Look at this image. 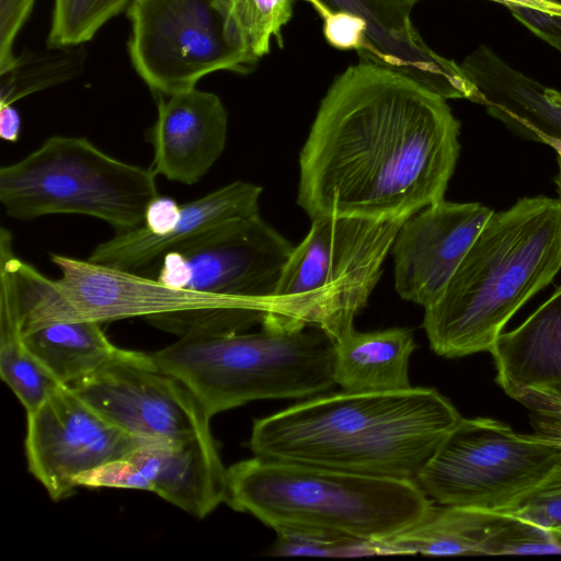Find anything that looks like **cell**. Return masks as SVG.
<instances>
[{"instance_id":"3","label":"cell","mask_w":561,"mask_h":561,"mask_svg":"<svg viewBox=\"0 0 561 561\" xmlns=\"http://www.w3.org/2000/svg\"><path fill=\"white\" fill-rule=\"evenodd\" d=\"M560 270V198L523 197L493 211L438 299L424 308L431 348L446 358L490 352Z\"/></svg>"},{"instance_id":"37","label":"cell","mask_w":561,"mask_h":561,"mask_svg":"<svg viewBox=\"0 0 561 561\" xmlns=\"http://www.w3.org/2000/svg\"><path fill=\"white\" fill-rule=\"evenodd\" d=\"M548 146L552 147L558 152V161L561 162V140L560 139H551L547 141Z\"/></svg>"},{"instance_id":"19","label":"cell","mask_w":561,"mask_h":561,"mask_svg":"<svg viewBox=\"0 0 561 561\" xmlns=\"http://www.w3.org/2000/svg\"><path fill=\"white\" fill-rule=\"evenodd\" d=\"M496 383L524 404L561 401V286L516 329L501 333L490 351Z\"/></svg>"},{"instance_id":"10","label":"cell","mask_w":561,"mask_h":561,"mask_svg":"<svg viewBox=\"0 0 561 561\" xmlns=\"http://www.w3.org/2000/svg\"><path fill=\"white\" fill-rule=\"evenodd\" d=\"M293 248L259 215L231 221L167 253L148 276L267 313Z\"/></svg>"},{"instance_id":"27","label":"cell","mask_w":561,"mask_h":561,"mask_svg":"<svg viewBox=\"0 0 561 561\" xmlns=\"http://www.w3.org/2000/svg\"><path fill=\"white\" fill-rule=\"evenodd\" d=\"M297 0H228L231 15L251 54L260 59L270 51L293 16Z\"/></svg>"},{"instance_id":"29","label":"cell","mask_w":561,"mask_h":561,"mask_svg":"<svg viewBox=\"0 0 561 561\" xmlns=\"http://www.w3.org/2000/svg\"><path fill=\"white\" fill-rule=\"evenodd\" d=\"M276 534L274 556L350 558L381 554L377 539L306 529H280Z\"/></svg>"},{"instance_id":"1","label":"cell","mask_w":561,"mask_h":561,"mask_svg":"<svg viewBox=\"0 0 561 561\" xmlns=\"http://www.w3.org/2000/svg\"><path fill=\"white\" fill-rule=\"evenodd\" d=\"M446 99L385 65L358 61L322 98L299 156L310 217L408 218L444 199L460 151Z\"/></svg>"},{"instance_id":"11","label":"cell","mask_w":561,"mask_h":561,"mask_svg":"<svg viewBox=\"0 0 561 561\" xmlns=\"http://www.w3.org/2000/svg\"><path fill=\"white\" fill-rule=\"evenodd\" d=\"M113 424L144 442L175 444L209 436L210 416L151 355L108 364L69 386Z\"/></svg>"},{"instance_id":"20","label":"cell","mask_w":561,"mask_h":561,"mask_svg":"<svg viewBox=\"0 0 561 561\" xmlns=\"http://www.w3.org/2000/svg\"><path fill=\"white\" fill-rule=\"evenodd\" d=\"M126 458L149 479L156 494L198 518L227 502L228 469L211 435L175 444L148 442Z\"/></svg>"},{"instance_id":"7","label":"cell","mask_w":561,"mask_h":561,"mask_svg":"<svg viewBox=\"0 0 561 561\" xmlns=\"http://www.w3.org/2000/svg\"><path fill=\"white\" fill-rule=\"evenodd\" d=\"M156 175L84 137L55 135L0 169V202L14 219L84 215L124 233L144 226L147 205L159 195Z\"/></svg>"},{"instance_id":"31","label":"cell","mask_w":561,"mask_h":561,"mask_svg":"<svg viewBox=\"0 0 561 561\" xmlns=\"http://www.w3.org/2000/svg\"><path fill=\"white\" fill-rule=\"evenodd\" d=\"M72 482L75 486L135 489L153 492L149 479L128 458L102 463L76 476Z\"/></svg>"},{"instance_id":"18","label":"cell","mask_w":561,"mask_h":561,"mask_svg":"<svg viewBox=\"0 0 561 561\" xmlns=\"http://www.w3.org/2000/svg\"><path fill=\"white\" fill-rule=\"evenodd\" d=\"M460 68L479 92V104L515 135L536 142L561 140V92L511 67L480 45Z\"/></svg>"},{"instance_id":"8","label":"cell","mask_w":561,"mask_h":561,"mask_svg":"<svg viewBox=\"0 0 561 561\" xmlns=\"http://www.w3.org/2000/svg\"><path fill=\"white\" fill-rule=\"evenodd\" d=\"M128 53L153 95L195 88L215 71L250 72L248 49L228 0H133Z\"/></svg>"},{"instance_id":"15","label":"cell","mask_w":561,"mask_h":561,"mask_svg":"<svg viewBox=\"0 0 561 561\" xmlns=\"http://www.w3.org/2000/svg\"><path fill=\"white\" fill-rule=\"evenodd\" d=\"M317 12L345 11L367 24L368 50L360 61L399 70L440 96L477 103L479 92L460 65L447 59L422 39L413 26L412 8L393 0H305Z\"/></svg>"},{"instance_id":"4","label":"cell","mask_w":561,"mask_h":561,"mask_svg":"<svg viewBox=\"0 0 561 561\" xmlns=\"http://www.w3.org/2000/svg\"><path fill=\"white\" fill-rule=\"evenodd\" d=\"M227 504L275 531L321 530L389 537L434 502L415 481L345 472L254 456L228 468Z\"/></svg>"},{"instance_id":"26","label":"cell","mask_w":561,"mask_h":561,"mask_svg":"<svg viewBox=\"0 0 561 561\" xmlns=\"http://www.w3.org/2000/svg\"><path fill=\"white\" fill-rule=\"evenodd\" d=\"M133 0H55L48 48H66L89 42Z\"/></svg>"},{"instance_id":"22","label":"cell","mask_w":561,"mask_h":561,"mask_svg":"<svg viewBox=\"0 0 561 561\" xmlns=\"http://www.w3.org/2000/svg\"><path fill=\"white\" fill-rule=\"evenodd\" d=\"M334 380L348 392L408 389L409 363L416 347L408 328L351 333L334 342Z\"/></svg>"},{"instance_id":"9","label":"cell","mask_w":561,"mask_h":561,"mask_svg":"<svg viewBox=\"0 0 561 561\" xmlns=\"http://www.w3.org/2000/svg\"><path fill=\"white\" fill-rule=\"evenodd\" d=\"M560 459L561 449L535 433H517L491 417H461L415 482L438 504L495 512Z\"/></svg>"},{"instance_id":"2","label":"cell","mask_w":561,"mask_h":561,"mask_svg":"<svg viewBox=\"0 0 561 561\" xmlns=\"http://www.w3.org/2000/svg\"><path fill=\"white\" fill-rule=\"evenodd\" d=\"M434 388L322 393L253 423L254 456L416 481L461 420Z\"/></svg>"},{"instance_id":"24","label":"cell","mask_w":561,"mask_h":561,"mask_svg":"<svg viewBox=\"0 0 561 561\" xmlns=\"http://www.w3.org/2000/svg\"><path fill=\"white\" fill-rule=\"evenodd\" d=\"M0 374L26 414L34 412L64 386L23 344L12 278L3 266H0Z\"/></svg>"},{"instance_id":"13","label":"cell","mask_w":561,"mask_h":561,"mask_svg":"<svg viewBox=\"0 0 561 561\" xmlns=\"http://www.w3.org/2000/svg\"><path fill=\"white\" fill-rule=\"evenodd\" d=\"M49 256L60 272L57 282L81 320L104 323L202 309L238 312L261 323L266 317L265 311L245 304L171 287L157 278L88 259L55 253Z\"/></svg>"},{"instance_id":"21","label":"cell","mask_w":561,"mask_h":561,"mask_svg":"<svg viewBox=\"0 0 561 561\" xmlns=\"http://www.w3.org/2000/svg\"><path fill=\"white\" fill-rule=\"evenodd\" d=\"M27 351L61 385L70 386L104 366L145 354L115 346L101 323L90 320H50L21 330Z\"/></svg>"},{"instance_id":"30","label":"cell","mask_w":561,"mask_h":561,"mask_svg":"<svg viewBox=\"0 0 561 561\" xmlns=\"http://www.w3.org/2000/svg\"><path fill=\"white\" fill-rule=\"evenodd\" d=\"M480 554H561V539L533 524L504 516Z\"/></svg>"},{"instance_id":"39","label":"cell","mask_w":561,"mask_h":561,"mask_svg":"<svg viewBox=\"0 0 561 561\" xmlns=\"http://www.w3.org/2000/svg\"><path fill=\"white\" fill-rule=\"evenodd\" d=\"M393 1H397L399 3H402V4H405V5H409V7L413 8L414 4L416 2H419L420 0H393Z\"/></svg>"},{"instance_id":"14","label":"cell","mask_w":561,"mask_h":561,"mask_svg":"<svg viewBox=\"0 0 561 561\" xmlns=\"http://www.w3.org/2000/svg\"><path fill=\"white\" fill-rule=\"evenodd\" d=\"M492 213L442 199L408 217L391 248L398 295L423 308L435 302Z\"/></svg>"},{"instance_id":"32","label":"cell","mask_w":561,"mask_h":561,"mask_svg":"<svg viewBox=\"0 0 561 561\" xmlns=\"http://www.w3.org/2000/svg\"><path fill=\"white\" fill-rule=\"evenodd\" d=\"M323 20L327 42L339 49H355L358 56L368 50L367 24L355 14L323 9L318 12Z\"/></svg>"},{"instance_id":"38","label":"cell","mask_w":561,"mask_h":561,"mask_svg":"<svg viewBox=\"0 0 561 561\" xmlns=\"http://www.w3.org/2000/svg\"><path fill=\"white\" fill-rule=\"evenodd\" d=\"M558 164H559V172H558L557 176L554 178V184L557 186V192L561 199V162L558 161Z\"/></svg>"},{"instance_id":"33","label":"cell","mask_w":561,"mask_h":561,"mask_svg":"<svg viewBox=\"0 0 561 561\" xmlns=\"http://www.w3.org/2000/svg\"><path fill=\"white\" fill-rule=\"evenodd\" d=\"M33 4L34 0H0V75L14 64V38L27 20Z\"/></svg>"},{"instance_id":"23","label":"cell","mask_w":561,"mask_h":561,"mask_svg":"<svg viewBox=\"0 0 561 561\" xmlns=\"http://www.w3.org/2000/svg\"><path fill=\"white\" fill-rule=\"evenodd\" d=\"M504 516L472 507L433 502L409 527L377 539L382 554H480Z\"/></svg>"},{"instance_id":"25","label":"cell","mask_w":561,"mask_h":561,"mask_svg":"<svg viewBox=\"0 0 561 561\" xmlns=\"http://www.w3.org/2000/svg\"><path fill=\"white\" fill-rule=\"evenodd\" d=\"M87 51L82 45L48 50H24L15 56L12 67L0 75V105L78 77L84 67Z\"/></svg>"},{"instance_id":"34","label":"cell","mask_w":561,"mask_h":561,"mask_svg":"<svg viewBox=\"0 0 561 561\" xmlns=\"http://www.w3.org/2000/svg\"><path fill=\"white\" fill-rule=\"evenodd\" d=\"M505 7L530 32L561 53V14L522 3Z\"/></svg>"},{"instance_id":"6","label":"cell","mask_w":561,"mask_h":561,"mask_svg":"<svg viewBox=\"0 0 561 561\" xmlns=\"http://www.w3.org/2000/svg\"><path fill=\"white\" fill-rule=\"evenodd\" d=\"M405 219H312L284 265L264 320L317 327L334 342L351 333Z\"/></svg>"},{"instance_id":"28","label":"cell","mask_w":561,"mask_h":561,"mask_svg":"<svg viewBox=\"0 0 561 561\" xmlns=\"http://www.w3.org/2000/svg\"><path fill=\"white\" fill-rule=\"evenodd\" d=\"M493 513L533 524L561 539V459L536 483Z\"/></svg>"},{"instance_id":"36","label":"cell","mask_w":561,"mask_h":561,"mask_svg":"<svg viewBox=\"0 0 561 561\" xmlns=\"http://www.w3.org/2000/svg\"><path fill=\"white\" fill-rule=\"evenodd\" d=\"M21 116L13 104L0 105V137L9 142H16L21 135Z\"/></svg>"},{"instance_id":"5","label":"cell","mask_w":561,"mask_h":561,"mask_svg":"<svg viewBox=\"0 0 561 561\" xmlns=\"http://www.w3.org/2000/svg\"><path fill=\"white\" fill-rule=\"evenodd\" d=\"M255 333H194L151 357L207 414L262 399H309L335 385L334 341L317 327L264 320Z\"/></svg>"},{"instance_id":"12","label":"cell","mask_w":561,"mask_h":561,"mask_svg":"<svg viewBox=\"0 0 561 561\" xmlns=\"http://www.w3.org/2000/svg\"><path fill=\"white\" fill-rule=\"evenodd\" d=\"M27 415L28 471L54 501L68 497L73 478L107 461L126 458L145 443L62 386Z\"/></svg>"},{"instance_id":"17","label":"cell","mask_w":561,"mask_h":561,"mask_svg":"<svg viewBox=\"0 0 561 561\" xmlns=\"http://www.w3.org/2000/svg\"><path fill=\"white\" fill-rule=\"evenodd\" d=\"M262 187L233 181L197 199L181 204L173 227L156 236L142 227L115 233L98 244L88 260L148 276L169 252L182 249L231 221L260 215Z\"/></svg>"},{"instance_id":"16","label":"cell","mask_w":561,"mask_h":561,"mask_svg":"<svg viewBox=\"0 0 561 561\" xmlns=\"http://www.w3.org/2000/svg\"><path fill=\"white\" fill-rule=\"evenodd\" d=\"M156 100L157 118L145 134L153 148L151 170L172 182L195 184L225 149L227 110L216 94L196 88Z\"/></svg>"},{"instance_id":"35","label":"cell","mask_w":561,"mask_h":561,"mask_svg":"<svg viewBox=\"0 0 561 561\" xmlns=\"http://www.w3.org/2000/svg\"><path fill=\"white\" fill-rule=\"evenodd\" d=\"M180 213L181 204L170 196L159 194L147 205L142 229L151 234H163L173 227Z\"/></svg>"}]
</instances>
